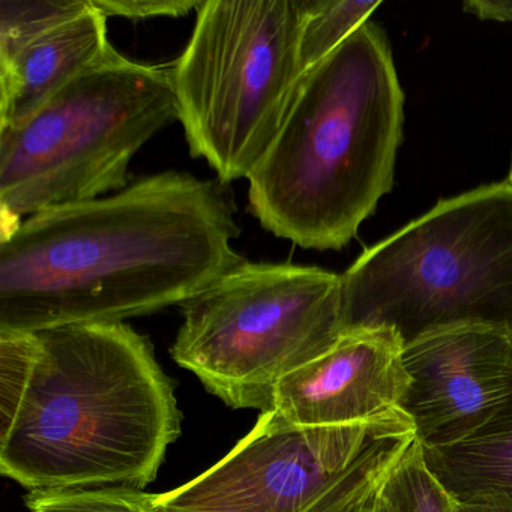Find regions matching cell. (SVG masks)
<instances>
[{"mask_svg": "<svg viewBox=\"0 0 512 512\" xmlns=\"http://www.w3.org/2000/svg\"><path fill=\"white\" fill-rule=\"evenodd\" d=\"M424 457L428 469L457 500L479 494L512 496V401L469 439L424 448Z\"/></svg>", "mask_w": 512, "mask_h": 512, "instance_id": "12", "label": "cell"}, {"mask_svg": "<svg viewBox=\"0 0 512 512\" xmlns=\"http://www.w3.org/2000/svg\"><path fill=\"white\" fill-rule=\"evenodd\" d=\"M403 107L388 38L365 22L299 82L247 178L254 217L299 247L343 250L392 190Z\"/></svg>", "mask_w": 512, "mask_h": 512, "instance_id": "3", "label": "cell"}, {"mask_svg": "<svg viewBox=\"0 0 512 512\" xmlns=\"http://www.w3.org/2000/svg\"><path fill=\"white\" fill-rule=\"evenodd\" d=\"M382 496L391 512H458L457 499L428 469L419 440L383 485Z\"/></svg>", "mask_w": 512, "mask_h": 512, "instance_id": "14", "label": "cell"}, {"mask_svg": "<svg viewBox=\"0 0 512 512\" xmlns=\"http://www.w3.org/2000/svg\"><path fill=\"white\" fill-rule=\"evenodd\" d=\"M91 0H0V62L50 29L79 16Z\"/></svg>", "mask_w": 512, "mask_h": 512, "instance_id": "15", "label": "cell"}, {"mask_svg": "<svg viewBox=\"0 0 512 512\" xmlns=\"http://www.w3.org/2000/svg\"><path fill=\"white\" fill-rule=\"evenodd\" d=\"M305 0H205L170 65L178 121L194 158L221 182L250 176L301 82Z\"/></svg>", "mask_w": 512, "mask_h": 512, "instance_id": "6", "label": "cell"}, {"mask_svg": "<svg viewBox=\"0 0 512 512\" xmlns=\"http://www.w3.org/2000/svg\"><path fill=\"white\" fill-rule=\"evenodd\" d=\"M112 49L107 17L91 0L79 16L31 41L10 61L0 62V130L28 121Z\"/></svg>", "mask_w": 512, "mask_h": 512, "instance_id": "11", "label": "cell"}, {"mask_svg": "<svg viewBox=\"0 0 512 512\" xmlns=\"http://www.w3.org/2000/svg\"><path fill=\"white\" fill-rule=\"evenodd\" d=\"M344 331L391 328L404 344L446 326L512 329V185L442 200L341 275Z\"/></svg>", "mask_w": 512, "mask_h": 512, "instance_id": "4", "label": "cell"}, {"mask_svg": "<svg viewBox=\"0 0 512 512\" xmlns=\"http://www.w3.org/2000/svg\"><path fill=\"white\" fill-rule=\"evenodd\" d=\"M38 335L34 379L0 437V473L29 491L154 482L182 413L148 338L125 323Z\"/></svg>", "mask_w": 512, "mask_h": 512, "instance_id": "2", "label": "cell"}, {"mask_svg": "<svg viewBox=\"0 0 512 512\" xmlns=\"http://www.w3.org/2000/svg\"><path fill=\"white\" fill-rule=\"evenodd\" d=\"M41 355L38 332L0 329V437L13 427Z\"/></svg>", "mask_w": 512, "mask_h": 512, "instance_id": "16", "label": "cell"}, {"mask_svg": "<svg viewBox=\"0 0 512 512\" xmlns=\"http://www.w3.org/2000/svg\"><path fill=\"white\" fill-rule=\"evenodd\" d=\"M350 512H391L388 508V503L383 499L382 491L374 494V496L368 497L364 502L359 503L356 508H353Z\"/></svg>", "mask_w": 512, "mask_h": 512, "instance_id": "21", "label": "cell"}, {"mask_svg": "<svg viewBox=\"0 0 512 512\" xmlns=\"http://www.w3.org/2000/svg\"><path fill=\"white\" fill-rule=\"evenodd\" d=\"M95 7L106 17L125 19H154V17L187 16L199 10L202 2L188 0H92Z\"/></svg>", "mask_w": 512, "mask_h": 512, "instance_id": "18", "label": "cell"}, {"mask_svg": "<svg viewBox=\"0 0 512 512\" xmlns=\"http://www.w3.org/2000/svg\"><path fill=\"white\" fill-rule=\"evenodd\" d=\"M506 181H508L509 184L512 185V163H511V170H509L508 179H506Z\"/></svg>", "mask_w": 512, "mask_h": 512, "instance_id": "22", "label": "cell"}, {"mask_svg": "<svg viewBox=\"0 0 512 512\" xmlns=\"http://www.w3.org/2000/svg\"><path fill=\"white\" fill-rule=\"evenodd\" d=\"M412 386L401 409L424 448L454 445L490 424L512 401V329L464 323L404 344Z\"/></svg>", "mask_w": 512, "mask_h": 512, "instance_id": "9", "label": "cell"}, {"mask_svg": "<svg viewBox=\"0 0 512 512\" xmlns=\"http://www.w3.org/2000/svg\"><path fill=\"white\" fill-rule=\"evenodd\" d=\"M220 185L181 172L29 215L0 239V329L43 332L184 305L245 263Z\"/></svg>", "mask_w": 512, "mask_h": 512, "instance_id": "1", "label": "cell"}, {"mask_svg": "<svg viewBox=\"0 0 512 512\" xmlns=\"http://www.w3.org/2000/svg\"><path fill=\"white\" fill-rule=\"evenodd\" d=\"M463 8L481 20L512 23V0H469Z\"/></svg>", "mask_w": 512, "mask_h": 512, "instance_id": "19", "label": "cell"}, {"mask_svg": "<svg viewBox=\"0 0 512 512\" xmlns=\"http://www.w3.org/2000/svg\"><path fill=\"white\" fill-rule=\"evenodd\" d=\"M418 440L401 407L353 424L296 427L274 410L193 481L154 494L157 512H350L382 491Z\"/></svg>", "mask_w": 512, "mask_h": 512, "instance_id": "8", "label": "cell"}, {"mask_svg": "<svg viewBox=\"0 0 512 512\" xmlns=\"http://www.w3.org/2000/svg\"><path fill=\"white\" fill-rule=\"evenodd\" d=\"M403 352L394 329H347L331 349L281 380L271 410L296 427H334L397 409L412 386Z\"/></svg>", "mask_w": 512, "mask_h": 512, "instance_id": "10", "label": "cell"}, {"mask_svg": "<svg viewBox=\"0 0 512 512\" xmlns=\"http://www.w3.org/2000/svg\"><path fill=\"white\" fill-rule=\"evenodd\" d=\"M179 367L232 409H272L284 377L344 334L341 275L316 266L242 263L182 305Z\"/></svg>", "mask_w": 512, "mask_h": 512, "instance_id": "7", "label": "cell"}, {"mask_svg": "<svg viewBox=\"0 0 512 512\" xmlns=\"http://www.w3.org/2000/svg\"><path fill=\"white\" fill-rule=\"evenodd\" d=\"M176 119L170 65L110 50L28 121L0 130L2 233L22 217L124 190L137 152Z\"/></svg>", "mask_w": 512, "mask_h": 512, "instance_id": "5", "label": "cell"}, {"mask_svg": "<svg viewBox=\"0 0 512 512\" xmlns=\"http://www.w3.org/2000/svg\"><path fill=\"white\" fill-rule=\"evenodd\" d=\"M152 499L139 488L95 487L29 491L25 503L31 512H157Z\"/></svg>", "mask_w": 512, "mask_h": 512, "instance_id": "17", "label": "cell"}, {"mask_svg": "<svg viewBox=\"0 0 512 512\" xmlns=\"http://www.w3.org/2000/svg\"><path fill=\"white\" fill-rule=\"evenodd\" d=\"M458 512H512V496L508 494H479L457 500Z\"/></svg>", "mask_w": 512, "mask_h": 512, "instance_id": "20", "label": "cell"}, {"mask_svg": "<svg viewBox=\"0 0 512 512\" xmlns=\"http://www.w3.org/2000/svg\"><path fill=\"white\" fill-rule=\"evenodd\" d=\"M379 7L380 2L305 0L299 35L301 76L328 58L356 29L368 22V17Z\"/></svg>", "mask_w": 512, "mask_h": 512, "instance_id": "13", "label": "cell"}]
</instances>
